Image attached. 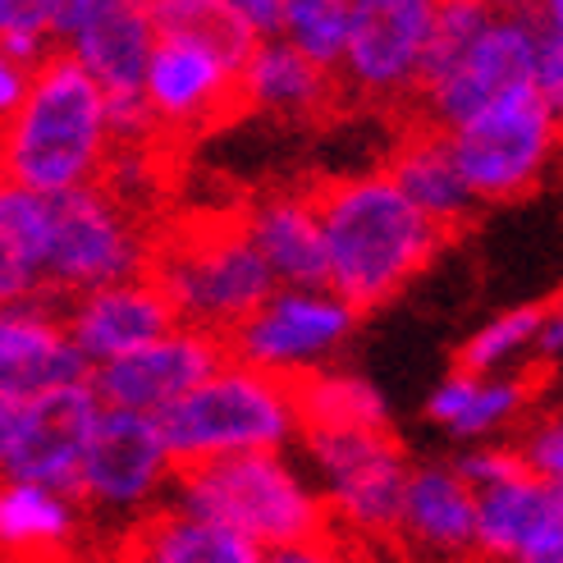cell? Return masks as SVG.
<instances>
[{
	"mask_svg": "<svg viewBox=\"0 0 563 563\" xmlns=\"http://www.w3.org/2000/svg\"><path fill=\"white\" fill-rule=\"evenodd\" d=\"M321 220L330 294L362 321L399 298L454 243L385 170L376 175H298Z\"/></svg>",
	"mask_w": 563,
	"mask_h": 563,
	"instance_id": "1",
	"label": "cell"
},
{
	"mask_svg": "<svg viewBox=\"0 0 563 563\" xmlns=\"http://www.w3.org/2000/svg\"><path fill=\"white\" fill-rule=\"evenodd\" d=\"M143 275L179 302L184 325L224 334V340L279 285L252 243L243 192L175 207L147 239Z\"/></svg>",
	"mask_w": 563,
	"mask_h": 563,
	"instance_id": "2",
	"label": "cell"
},
{
	"mask_svg": "<svg viewBox=\"0 0 563 563\" xmlns=\"http://www.w3.org/2000/svg\"><path fill=\"white\" fill-rule=\"evenodd\" d=\"M110 143L106 92L69 46H55L14 120L0 129V184L69 192L92 184Z\"/></svg>",
	"mask_w": 563,
	"mask_h": 563,
	"instance_id": "3",
	"label": "cell"
},
{
	"mask_svg": "<svg viewBox=\"0 0 563 563\" xmlns=\"http://www.w3.org/2000/svg\"><path fill=\"white\" fill-rule=\"evenodd\" d=\"M170 476L179 486V509L224 522L252 545L285 550L334 531L330 504L302 490V482L279 454H224L175 467Z\"/></svg>",
	"mask_w": 563,
	"mask_h": 563,
	"instance_id": "4",
	"label": "cell"
},
{
	"mask_svg": "<svg viewBox=\"0 0 563 563\" xmlns=\"http://www.w3.org/2000/svg\"><path fill=\"white\" fill-rule=\"evenodd\" d=\"M152 421L170 472L224 454H279V444L294 435L285 376L262 362H234L170 408H161Z\"/></svg>",
	"mask_w": 563,
	"mask_h": 563,
	"instance_id": "5",
	"label": "cell"
},
{
	"mask_svg": "<svg viewBox=\"0 0 563 563\" xmlns=\"http://www.w3.org/2000/svg\"><path fill=\"white\" fill-rule=\"evenodd\" d=\"M46 202V252H42V294L82 298L106 285L143 275L147 230L120 211L101 188L82 184L69 192H42Z\"/></svg>",
	"mask_w": 563,
	"mask_h": 563,
	"instance_id": "6",
	"label": "cell"
},
{
	"mask_svg": "<svg viewBox=\"0 0 563 563\" xmlns=\"http://www.w3.org/2000/svg\"><path fill=\"white\" fill-rule=\"evenodd\" d=\"M563 143V124L550 101L527 82L504 92L472 120L449 129V152L476 202H514L541 184L554 147Z\"/></svg>",
	"mask_w": 563,
	"mask_h": 563,
	"instance_id": "7",
	"label": "cell"
},
{
	"mask_svg": "<svg viewBox=\"0 0 563 563\" xmlns=\"http://www.w3.org/2000/svg\"><path fill=\"white\" fill-rule=\"evenodd\" d=\"M435 0H349L344 88L357 110L399 120L412 106L421 55L431 46Z\"/></svg>",
	"mask_w": 563,
	"mask_h": 563,
	"instance_id": "8",
	"label": "cell"
},
{
	"mask_svg": "<svg viewBox=\"0 0 563 563\" xmlns=\"http://www.w3.org/2000/svg\"><path fill=\"white\" fill-rule=\"evenodd\" d=\"M143 97L156 124L175 137L179 147H197L202 137L230 129L252 115L243 74L192 42H156Z\"/></svg>",
	"mask_w": 563,
	"mask_h": 563,
	"instance_id": "9",
	"label": "cell"
},
{
	"mask_svg": "<svg viewBox=\"0 0 563 563\" xmlns=\"http://www.w3.org/2000/svg\"><path fill=\"white\" fill-rule=\"evenodd\" d=\"M234 349L224 334L184 325L175 334H165L152 349L129 353L120 362H106L92 372V394L101 408H124V412H143L156 417L161 408H170L184 399L188 389L202 380L220 376L224 367H234Z\"/></svg>",
	"mask_w": 563,
	"mask_h": 563,
	"instance_id": "10",
	"label": "cell"
},
{
	"mask_svg": "<svg viewBox=\"0 0 563 563\" xmlns=\"http://www.w3.org/2000/svg\"><path fill=\"white\" fill-rule=\"evenodd\" d=\"M65 325H69V340L78 344V353L88 357L97 372L106 362L143 353L156 340H165V334L184 330V312L156 279L137 275V279H124V285H106L82 298H69Z\"/></svg>",
	"mask_w": 563,
	"mask_h": 563,
	"instance_id": "11",
	"label": "cell"
},
{
	"mask_svg": "<svg viewBox=\"0 0 563 563\" xmlns=\"http://www.w3.org/2000/svg\"><path fill=\"white\" fill-rule=\"evenodd\" d=\"M97 417H101V404L92 394V380L60 385L51 394L27 399L19 444H14V454H10L0 482L42 486V490H55V495L74 499L78 463H82V449H88V440H92Z\"/></svg>",
	"mask_w": 563,
	"mask_h": 563,
	"instance_id": "12",
	"label": "cell"
},
{
	"mask_svg": "<svg viewBox=\"0 0 563 563\" xmlns=\"http://www.w3.org/2000/svg\"><path fill=\"white\" fill-rule=\"evenodd\" d=\"M69 298L33 294L14 307H0V389L37 399L60 385L92 380V362L78 353L65 325Z\"/></svg>",
	"mask_w": 563,
	"mask_h": 563,
	"instance_id": "13",
	"label": "cell"
},
{
	"mask_svg": "<svg viewBox=\"0 0 563 563\" xmlns=\"http://www.w3.org/2000/svg\"><path fill=\"white\" fill-rule=\"evenodd\" d=\"M531 78H537V23L495 19L467 51V60L412 115H427L440 129H459L463 120H472L476 110H486L504 92L527 88Z\"/></svg>",
	"mask_w": 563,
	"mask_h": 563,
	"instance_id": "14",
	"label": "cell"
},
{
	"mask_svg": "<svg viewBox=\"0 0 563 563\" xmlns=\"http://www.w3.org/2000/svg\"><path fill=\"white\" fill-rule=\"evenodd\" d=\"M243 211H247L252 243H257L262 262L271 266L279 285L307 289V294H330L321 220H317L312 202H307L298 175L243 188Z\"/></svg>",
	"mask_w": 563,
	"mask_h": 563,
	"instance_id": "15",
	"label": "cell"
},
{
	"mask_svg": "<svg viewBox=\"0 0 563 563\" xmlns=\"http://www.w3.org/2000/svg\"><path fill=\"white\" fill-rule=\"evenodd\" d=\"M165 476H170V459H165L156 421L143 412L101 408L92 440L82 449V463H78L74 499H82V504H137V499H147Z\"/></svg>",
	"mask_w": 563,
	"mask_h": 563,
	"instance_id": "16",
	"label": "cell"
},
{
	"mask_svg": "<svg viewBox=\"0 0 563 563\" xmlns=\"http://www.w3.org/2000/svg\"><path fill=\"white\" fill-rule=\"evenodd\" d=\"M357 325V317L334 294L307 289H275L257 312L234 334L230 349L239 362H262V367H294L312 353H325Z\"/></svg>",
	"mask_w": 563,
	"mask_h": 563,
	"instance_id": "17",
	"label": "cell"
},
{
	"mask_svg": "<svg viewBox=\"0 0 563 563\" xmlns=\"http://www.w3.org/2000/svg\"><path fill=\"white\" fill-rule=\"evenodd\" d=\"M380 170L399 184L449 239H459L472 224L476 197L467 192L459 165H454V152H449V129L431 124L427 115L394 120V143L385 152Z\"/></svg>",
	"mask_w": 563,
	"mask_h": 563,
	"instance_id": "18",
	"label": "cell"
},
{
	"mask_svg": "<svg viewBox=\"0 0 563 563\" xmlns=\"http://www.w3.org/2000/svg\"><path fill=\"white\" fill-rule=\"evenodd\" d=\"M243 88L252 115H271L285 124H330L357 110L344 88V74L321 69L289 42H262L243 69Z\"/></svg>",
	"mask_w": 563,
	"mask_h": 563,
	"instance_id": "19",
	"label": "cell"
},
{
	"mask_svg": "<svg viewBox=\"0 0 563 563\" xmlns=\"http://www.w3.org/2000/svg\"><path fill=\"white\" fill-rule=\"evenodd\" d=\"M69 51L101 82L106 97H143L147 65L156 51V33L143 0H97L92 14L69 37Z\"/></svg>",
	"mask_w": 563,
	"mask_h": 563,
	"instance_id": "20",
	"label": "cell"
},
{
	"mask_svg": "<svg viewBox=\"0 0 563 563\" xmlns=\"http://www.w3.org/2000/svg\"><path fill=\"white\" fill-rule=\"evenodd\" d=\"M124 563H266L262 545L188 509H152L115 541Z\"/></svg>",
	"mask_w": 563,
	"mask_h": 563,
	"instance_id": "21",
	"label": "cell"
},
{
	"mask_svg": "<svg viewBox=\"0 0 563 563\" xmlns=\"http://www.w3.org/2000/svg\"><path fill=\"white\" fill-rule=\"evenodd\" d=\"M285 376V394L294 408V431L298 435H321V431H380L389 427L385 399L357 376H340V372H321L294 362V367H279Z\"/></svg>",
	"mask_w": 563,
	"mask_h": 563,
	"instance_id": "22",
	"label": "cell"
},
{
	"mask_svg": "<svg viewBox=\"0 0 563 563\" xmlns=\"http://www.w3.org/2000/svg\"><path fill=\"white\" fill-rule=\"evenodd\" d=\"M404 537L440 554H476V495L454 467H412Z\"/></svg>",
	"mask_w": 563,
	"mask_h": 563,
	"instance_id": "23",
	"label": "cell"
},
{
	"mask_svg": "<svg viewBox=\"0 0 563 563\" xmlns=\"http://www.w3.org/2000/svg\"><path fill=\"white\" fill-rule=\"evenodd\" d=\"M143 10L152 19L156 42H192L234 74H243L262 46L257 27L234 10V0H143Z\"/></svg>",
	"mask_w": 563,
	"mask_h": 563,
	"instance_id": "24",
	"label": "cell"
},
{
	"mask_svg": "<svg viewBox=\"0 0 563 563\" xmlns=\"http://www.w3.org/2000/svg\"><path fill=\"white\" fill-rule=\"evenodd\" d=\"M46 202L42 192L0 184V307L42 294Z\"/></svg>",
	"mask_w": 563,
	"mask_h": 563,
	"instance_id": "25",
	"label": "cell"
},
{
	"mask_svg": "<svg viewBox=\"0 0 563 563\" xmlns=\"http://www.w3.org/2000/svg\"><path fill=\"white\" fill-rule=\"evenodd\" d=\"M74 541V509L65 495L0 482V554L14 559H51Z\"/></svg>",
	"mask_w": 563,
	"mask_h": 563,
	"instance_id": "26",
	"label": "cell"
},
{
	"mask_svg": "<svg viewBox=\"0 0 563 563\" xmlns=\"http://www.w3.org/2000/svg\"><path fill=\"white\" fill-rule=\"evenodd\" d=\"M279 33L321 69H340L349 46V0H285Z\"/></svg>",
	"mask_w": 563,
	"mask_h": 563,
	"instance_id": "27",
	"label": "cell"
},
{
	"mask_svg": "<svg viewBox=\"0 0 563 563\" xmlns=\"http://www.w3.org/2000/svg\"><path fill=\"white\" fill-rule=\"evenodd\" d=\"M541 325H545V302L537 307H514V312L495 317L490 325H482L472 340L454 353V372L459 376H486L490 367H499L509 353L527 349L541 340Z\"/></svg>",
	"mask_w": 563,
	"mask_h": 563,
	"instance_id": "28",
	"label": "cell"
},
{
	"mask_svg": "<svg viewBox=\"0 0 563 563\" xmlns=\"http://www.w3.org/2000/svg\"><path fill=\"white\" fill-rule=\"evenodd\" d=\"M60 46L51 37H27V33H0V129L14 120V110L23 106L27 88L42 69L46 55Z\"/></svg>",
	"mask_w": 563,
	"mask_h": 563,
	"instance_id": "29",
	"label": "cell"
},
{
	"mask_svg": "<svg viewBox=\"0 0 563 563\" xmlns=\"http://www.w3.org/2000/svg\"><path fill=\"white\" fill-rule=\"evenodd\" d=\"M531 389H537V380H531V376H522V380H476L463 417H459L449 431H454V435H482V431L499 427L504 417L518 412V408L527 404Z\"/></svg>",
	"mask_w": 563,
	"mask_h": 563,
	"instance_id": "30",
	"label": "cell"
},
{
	"mask_svg": "<svg viewBox=\"0 0 563 563\" xmlns=\"http://www.w3.org/2000/svg\"><path fill=\"white\" fill-rule=\"evenodd\" d=\"M518 454L527 459V467L545 476V482H563V421H550V427H541L537 435H531Z\"/></svg>",
	"mask_w": 563,
	"mask_h": 563,
	"instance_id": "31",
	"label": "cell"
},
{
	"mask_svg": "<svg viewBox=\"0 0 563 563\" xmlns=\"http://www.w3.org/2000/svg\"><path fill=\"white\" fill-rule=\"evenodd\" d=\"M0 33H27L51 37V0H0Z\"/></svg>",
	"mask_w": 563,
	"mask_h": 563,
	"instance_id": "32",
	"label": "cell"
},
{
	"mask_svg": "<svg viewBox=\"0 0 563 563\" xmlns=\"http://www.w3.org/2000/svg\"><path fill=\"white\" fill-rule=\"evenodd\" d=\"M266 563H349L344 550V531L334 522L330 537L321 541H302V545H285V550H266Z\"/></svg>",
	"mask_w": 563,
	"mask_h": 563,
	"instance_id": "33",
	"label": "cell"
},
{
	"mask_svg": "<svg viewBox=\"0 0 563 563\" xmlns=\"http://www.w3.org/2000/svg\"><path fill=\"white\" fill-rule=\"evenodd\" d=\"M23 417H27V399L0 389V476H5V463H10V454H14V444H19Z\"/></svg>",
	"mask_w": 563,
	"mask_h": 563,
	"instance_id": "34",
	"label": "cell"
},
{
	"mask_svg": "<svg viewBox=\"0 0 563 563\" xmlns=\"http://www.w3.org/2000/svg\"><path fill=\"white\" fill-rule=\"evenodd\" d=\"M97 0H51V33L55 42H69L78 33V23L92 14Z\"/></svg>",
	"mask_w": 563,
	"mask_h": 563,
	"instance_id": "35",
	"label": "cell"
},
{
	"mask_svg": "<svg viewBox=\"0 0 563 563\" xmlns=\"http://www.w3.org/2000/svg\"><path fill=\"white\" fill-rule=\"evenodd\" d=\"M545 353L563 349V294L559 298H545V325H541V340H537Z\"/></svg>",
	"mask_w": 563,
	"mask_h": 563,
	"instance_id": "36",
	"label": "cell"
},
{
	"mask_svg": "<svg viewBox=\"0 0 563 563\" xmlns=\"http://www.w3.org/2000/svg\"><path fill=\"white\" fill-rule=\"evenodd\" d=\"M541 27L563 42V0H541Z\"/></svg>",
	"mask_w": 563,
	"mask_h": 563,
	"instance_id": "37",
	"label": "cell"
},
{
	"mask_svg": "<svg viewBox=\"0 0 563 563\" xmlns=\"http://www.w3.org/2000/svg\"><path fill=\"white\" fill-rule=\"evenodd\" d=\"M115 563H124V559H115Z\"/></svg>",
	"mask_w": 563,
	"mask_h": 563,
	"instance_id": "38",
	"label": "cell"
}]
</instances>
